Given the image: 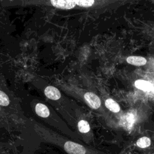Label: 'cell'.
I'll return each mask as SVG.
<instances>
[{"instance_id":"6da1fadb","label":"cell","mask_w":154,"mask_h":154,"mask_svg":"<svg viewBox=\"0 0 154 154\" xmlns=\"http://www.w3.org/2000/svg\"><path fill=\"white\" fill-rule=\"evenodd\" d=\"M43 136L45 141L60 147L67 154H104L96 149L55 134H45Z\"/></svg>"},{"instance_id":"7a4b0ae2","label":"cell","mask_w":154,"mask_h":154,"mask_svg":"<svg viewBox=\"0 0 154 154\" xmlns=\"http://www.w3.org/2000/svg\"><path fill=\"white\" fill-rule=\"evenodd\" d=\"M84 99L90 106L93 109H97L100 107L101 102L99 97L92 92H87L84 94Z\"/></svg>"},{"instance_id":"3957f363","label":"cell","mask_w":154,"mask_h":154,"mask_svg":"<svg viewBox=\"0 0 154 154\" xmlns=\"http://www.w3.org/2000/svg\"><path fill=\"white\" fill-rule=\"evenodd\" d=\"M51 4L52 6L61 9H72L76 5L75 1H51Z\"/></svg>"},{"instance_id":"277c9868","label":"cell","mask_w":154,"mask_h":154,"mask_svg":"<svg viewBox=\"0 0 154 154\" xmlns=\"http://www.w3.org/2000/svg\"><path fill=\"white\" fill-rule=\"evenodd\" d=\"M45 94L46 96L51 100H58L61 97L60 91L53 86H48L45 89Z\"/></svg>"},{"instance_id":"5b68a950","label":"cell","mask_w":154,"mask_h":154,"mask_svg":"<svg viewBox=\"0 0 154 154\" xmlns=\"http://www.w3.org/2000/svg\"><path fill=\"white\" fill-rule=\"evenodd\" d=\"M126 61L130 64L138 66H143L147 63L146 59L141 56H129L127 58Z\"/></svg>"},{"instance_id":"8992f818","label":"cell","mask_w":154,"mask_h":154,"mask_svg":"<svg viewBox=\"0 0 154 154\" xmlns=\"http://www.w3.org/2000/svg\"><path fill=\"white\" fill-rule=\"evenodd\" d=\"M35 110L38 116L43 118L48 117L50 114L48 108L47 107V106H46L43 103H37L35 107Z\"/></svg>"},{"instance_id":"52a82bcc","label":"cell","mask_w":154,"mask_h":154,"mask_svg":"<svg viewBox=\"0 0 154 154\" xmlns=\"http://www.w3.org/2000/svg\"><path fill=\"white\" fill-rule=\"evenodd\" d=\"M135 86L137 88L144 91H149L152 87L151 83L143 79L137 80L135 82Z\"/></svg>"},{"instance_id":"ba28073f","label":"cell","mask_w":154,"mask_h":154,"mask_svg":"<svg viewBox=\"0 0 154 154\" xmlns=\"http://www.w3.org/2000/svg\"><path fill=\"white\" fill-rule=\"evenodd\" d=\"M106 107L113 112H118L120 111L119 105L113 99L109 98L107 99L105 102Z\"/></svg>"},{"instance_id":"9c48e42d","label":"cell","mask_w":154,"mask_h":154,"mask_svg":"<svg viewBox=\"0 0 154 154\" xmlns=\"http://www.w3.org/2000/svg\"><path fill=\"white\" fill-rule=\"evenodd\" d=\"M78 129L81 134H87L90 131V126L88 122L85 120H81L78 123Z\"/></svg>"},{"instance_id":"30bf717a","label":"cell","mask_w":154,"mask_h":154,"mask_svg":"<svg viewBox=\"0 0 154 154\" xmlns=\"http://www.w3.org/2000/svg\"><path fill=\"white\" fill-rule=\"evenodd\" d=\"M150 144H151V140L147 137H141L136 142L137 146L140 148H146L150 146Z\"/></svg>"},{"instance_id":"8fae6325","label":"cell","mask_w":154,"mask_h":154,"mask_svg":"<svg viewBox=\"0 0 154 154\" xmlns=\"http://www.w3.org/2000/svg\"><path fill=\"white\" fill-rule=\"evenodd\" d=\"M10 103V100L8 96L3 91L0 90V105L7 106Z\"/></svg>"},{"instance_id":"7c38bea8","label":"cell","mask_w":154,"mask_h":154,"mask_svg":"<svg viewBox=\"0 0 154 154\" xmlns=\"http://www.w3.org/2000/svg\"><path fill=\"white\" fill-rule=\"evenodd\" d=\"M76 5L82 7H89L93 5L94 3V1L90 0V1H75Z\"/></svg>"}]
</instances>
